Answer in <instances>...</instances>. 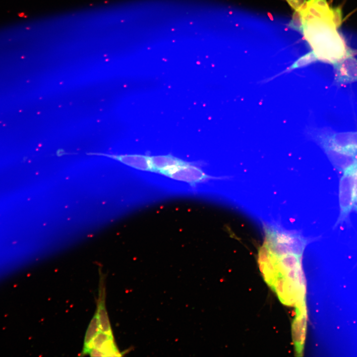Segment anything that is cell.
Returning a JSON list of instances; mask_svg holds the SVG:
<instances>
[{
	"label": "cell",
	"instance_id": "cell-1",
	"mask_svg": "<svg viewBox=\"0 0 357 357\" xmlns=\"http://www.w3.org/2000/svg\"><path fill=\"white\" fill-rule=\"evenodd\" d=\"M302 33L310 45L317 60L334 64L352 52L339 33L333 22L319 18L302 19Z\"/></svg>",
	"mask_w": 357,
	"mask_h": 357
},
{
	"label": "cell",
	"instance_id": "cell-2",
	"mask_svg": "<svg viewBox=\"0 0 357 357\" xmlns=\"http://www.w3.org/2000/svg\"><path fill=\"white\" fill-rule=\"evenodd\" d=\"M355 170L343 173L340 178L339 188L340 213L334 227L345 222L354 207V174Z\"/></svg>",
	"mask_w": 357,
	"mask_h": 357
},
{
	"label": "cell",
	"instance_id": "cell-3",
	"mask_svg": "<svg viewBox=\"0 0 357 357\" xmlns=\"http://www.w3.org/2000/svg\"><path fill=\"white\" fill-rule=\"evenodd\" d=\"M318 139L324 148L357 156V131L329 133L320 136Z\"/></svg>",
	"mask_w": 357,
	"mask_h": 357
},
{
	"label": "cell",
	"instance_id": "cell-4",
	"mask_svg": "<svg viewBox=\"0 0 357 357\" xmlns=\"http://www.w3.org/2000/svg\"><path fill=\"white\" fill-rule=\"evenodd\" d=\"M159 173L174 179L189 183L191 185L211 179H219V178L206 174L200 169L189 163L163 170Z\"/></svg>",
	"mask_w": 357,
	"mask_h": 357
},
{
	"label": "cell",
	"instance_id": "cell-5",
	"mask_svg": "<svg viewBox=\"0 0 357 357\" xmlns=\"http://www.w3.org/2000/svg\"><path fill=\"white\" fill-rule=\"evenodd\" d=\"M333 64L335 71V80L338 84H346L357 81V60L352 55Z\"/></svg>",
	"mask_w": 357,
	"mask_h": 357
},
{
	"label": "cell",
	"instance_id": "cell-6",
	"mask_svg": "<svg viewBox=\"0 0 357 357\" xmlns=\"http://www.w3.org/2000/svg\"><path fill=\"white\" fill-rule=\"evenodd\" d=\"M297 316L292 326L293 337L296 353L301 356L303 349L306 330V312L305 305L296 306Z\"/></svg>",
	"mask_w": 357,
	"mask_h": 357
},
{
	"label": "cell",
	"instance_id": "cell-7",
	"mask_svg": "<svg viewBox=\"0 0 357 357\" xmlns=\"http://www.w3.org/2000/svg\"><path fill=\"white\" fill-rule=\"evenodd\" d=\"M329 159L339 171L344 173L357 168V156L331 148H324Z\"/></svg>",
	"mask_w": 357,
	"mask_h": 357
},
{
	"label": "cell",
	"instance_id": "cell-8",
	"mask_svg": "<svg viewBox=\"0 0 357 357\" xmlns=\"http://www.w3.org/2000/svg\"><path fill=\"white\" fill-rule=\"evenodd\" d=\"M94 154L112 158L138 170L152 172L150 157L147 156L142 155H112L101 153Z\"/></svg>",
	"mask_w": 357,
	"mask_h": 357
},
{
	"label": "cell",
	"instance_id": "cell-9",
	"mask_svg": "<svg viewBox=\"0 0 357 357\" xmlns=\"http://www.w3.org/2000/svg\"><path fill=\"white\" fill-rule=\"evenodd\" d=\"M103 284V281L101 280L96 313L100 330L109 335L113 336L110 321L105 307V289Z\"/></svg>",
	"mask_w": 357,
	"mask_h": 357
},
{
	"label": "cell",
	"instance_id": "cell-10",
	"mask_svg": "<svg viewBox=\"0 0 357 357\" xmlns=\"http://www.w3.org/2000/svg\"><path fill=\"white\" fill-rule=\"evenodd\" d=\"M150 159L152 172L158 173L176 166L188 164L171 155L152 156Z\"/></svg>",
	"mask_w": 357,
	"mask_h": 357
},
{
	"label": "cell",
	"instance_id": "cell-11",
	"mask_svg": "<svg viewBox=\"0 0 357 357\" xmlns=\"http://www.w3.org/2000/svg\"><path fill=\"white\" fill-rule=\"evenodd\" d=\"M100 331L99 321L96 311L86 332L84 340L83 348L81 353L82 356L89 354L92 341Z\"/></svg>",
	"mask_w": 357,
	"mask_h": 357
},
{
	"label": "cell",
	"instance_id": "cell-12",
	"mask_svg": "<svg viewBox=\"0 0 357 357\" xmlns=\"http://www.w3.org/2000/svg\"><path fill=\"white\" fill-rule=\"evenodd\" d=\"M112 340H114L113 336L109 335L100 331L92 341L91 345V349L92 348H95L101 351Z\"/></svg>",
	"mask_w": 357,
	"mask_h": 357
},
{
	"label": "cell",
	"instance_id": "cell-13",
	"mask_svg": "<svg viewBox=\"0 0 357 357\" xmlns=\"http://www.w3.org/2000/svg\"><path fill=\"white\" fill-rule=\"evenodd\" d=\"M317 60V59L315 55L312 51L298 59L287 69L286 71H290L296 68L306 65Z\"/></svg>",
	"mask_w": 357,
	"mask_h": 357
},
{
	"label": "cell",
	"instance_id": "cell-14",
	"mask_svg": "<svg viewBox=\"0 0 357 357\" xmlns=\"http://www.w3.org/2000/svg\"><path fill=\"white\" fill-rule=\"evenodd\" d=\"M289 25L291 28L302 32L303 23L301 15L299 11H295Z\"/></svg>",
	"mask_w": 357,
	"mask_h": 357
},
{
	"label": "cell",
	"instance_id": "cell-15",
	"mask_svg": "<svg viewBox=\"0 0 357 357\" xmlns=\"http://www.w3.org/2000/svg\"><path fill=\"white\" fill-rule=\"evenodd\" d=\"M290 6L295 10V11H298L301 10L305 5L306 3V0H286Z\"/></svg>",
	"mask_w": 357,
	"mask_h": 357
},
{
	"label": "cell",
	"instance_id": "cell-16",
	"mask_svg": "<svg viewBox=\"0 0 357 357\" xmlns=\"http://www.w3.org/2000/svg\"><path fill=\"white\" fill-rule=\"evenodd\" d=\"M354 191H355V203L354 208L357 211V168L354 174Z\"/></svg>",
	"mask_w": 357,
	"mask_h": 357
},
{
	"label": "cell",
	"instance_id": "cell-17",
	"mask_svg": "<svg viewBox=\"0 0 357 357\" xmlns=\"http://www.w3.org/2000/svg\"><path fill=\"white\" fill-rule=\"evenodd\" d=\"M89 354L91 357H104V354L100 350L95 348H92Z\"/></svg>",
	"mask_w": 357,
	"mask_h": 357
}]
</instances>
